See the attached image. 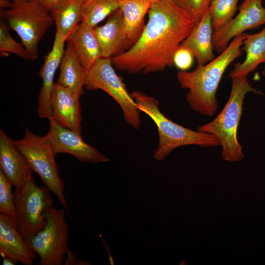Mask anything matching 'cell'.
Wrapping results in <instances>:
<instances>
[{
  "mask_svg": "<svg viewBox=\"0 0 265 265\" xmlns=\"http://www.w3.org/2000/svg\"><path fill=\"white\" fill-rule=\"evenodd\" d=\"M149 19L136 42L111 57L117 70L133 74L153 73L174 65V55L196 25L172 0H153Z\"/></svg>",
  "mask_w": 265,
  "mask_h": 265,
  "instance_id": "1",
  "label": "cell"
},
{
  "mask_svg": "<svg viewBox=\"0 0 265 265\" xmlns=\"http://www.w3.org/2000/svg\"><path fill=\"white\" fill-rule=\"evenodd\" d=\"M245 33L235 37L226 49L212 61L198 65L192 71H180L177 80L182 88L187 89L186 100L197 113L212 117L218 108L216 91L228 66L242 53L241 46Z\"/></svg>",
  "mask_w": 265,
  "mask_h": 265,
  "instance_id": "2",
  "label": "cell"
},
{
  "mask_svg": "<svg viewBox=\"0 0 265 265\" xmlns=\"http://www.w3.org/2000/svg\"><path fill=\"white\" fill-rule=\"evenodd\" d=\"M231 82L230 95L224 107L212 121L199 126L197 131L215 136L222 146V158L236 162L244 157L242 146L238 140L237 130L245 95L248 92L264 93L252 87L247 77L231 78Z\"/></svg>",
  "mask_w": 265,
  "mask_h": 265,
  "instance_id": "3",
  "label": "cell"
},
{
  "mask_svg": "<svg viewBox=\"0 0 265 265\" xmlns=\"http://www.w3.org/2000/svg\"><path fill=\"white\" fill-rule=\"evenodd\" d=\"M137 109L148 115L155 123L158 131L159 142L154 157L163 160L175 149L186 145L203 147L220 145L214 135L183 127L167 118L159 108V102L139 91L131 93Z\"/></svg>",
  "mask_w": 265,
  "mask_h": 265,
  "instance_id": "4",
  "label": "cell"
},
{
  "mask_svg": "<svg viewBox=\"0 0 265 265\" xmlns=\"http://www.w3.org/2000/svg\"><path fill=\"white\" fill-rule=\"evenodd\" d=\"M2 15L19 35L31 60L38 56L41 39L53 23L50 11L33 0L8 2Z\"/></svg>",
  "mask_w": 265,
  "mask_h": 265,
  "instance_id": "5",
  "label": "cell"
},
{
  "mask_svg": "<svg viewBox=\"0 0 265 265\" xmlns=\"http://www.w3.org/2000/svg\"><path fill=\"white\" fill-rule=\"evenodd\" d=\"M17 148L27 160L33 172L40 177L44 186L56 197L68 214L64 184L60 178L54 153L46 136H39L28 128L21 139L14 140Z\"/></svg>",
  "mask_w": 265,
  "mask_h": 265,
  "instance_id": "6",
  "label": "cell"
},
{
  "mask_svg": "<svg viewBox=\"0 0 265 265\" xmlns=\"http://www.w3.org/2000/svg\"><path fill=\"white\" fill-rule=\"evenodd\" d=\"M64 208L53 206L46 212L47 223L34 236L25 239L29 247L39 256V265H62L68 249L69 229Z\"/></svg>",
  "mask_w": 265,
  "mask_h": 265,
  "instance_id": "7",
  "label": "cell"
},
{
  "mask_svg": "<svg viewBox=\"0 0 265 265\" xmlns=\"http://www.w3.org/2000/svg\"><path fill=\"white\" fill-rule=\"evenodd\" d=\"M111 58L102 57L84 73V86L87 90L101 89L119 105L126 122L134 129L141 125L139 111L128 92L122 79L117 75Z\"/></svg>",
  "mask_w": 265,
  "mask_h": 265,
  "instance_id": "8",
  "label": "cell"
},
{
  "mask_svg": "<svg viewBox=\"0 0 265 265\" xmlns=\"http://www.w3.org/2000/svg\"><path fill=\"white\" fill-rule=\"evenodd\" d=\"M50 192L45 186H38L34 179L22 189L15 190V218L25 239L36 235L46 225V212L53 204Z\"/></svg>",
  "mask_w": 265,
  "mask_h": 265,
  "instance_id": "9",
  "label": "cell"
},
{
  "mask_svg": "<svg viewBox=\"0 0 265 265\" xmlns=\"http://www.w3.org/2000/svg\"><path fill=\"white\" fill-rule=\"evenodd\" d=\"M49 120V129L46 136L56 155L67 153L81 162L93 164L109 160L96 148L85 143L81 134L61 126L53 116Z\"/></svg>",
  "mask_w": 265,
  "mask_h": 265,
  "instance_id": "10",
  "label": "cell"
},
{
  "mask_svg": "<svg viewBox=\"0 0 265 265\" xmlns=\"http://www.w3.org/2000/svg\"><path fill=\"white\" fill-rule=\"evenodd\" d=\"M263 0H243L239 7V12L226 25L213 31V49L221 53L235 37L247 30L257 28L265 25V7Z\"/></svg>",
  "mask_w": 265,
  "mask_h": 265,
  "instance_id": "11",
  "label": "cell"
},
{
  "mask_svg": "<svg viewBox=\"0 0 265 265\" xmlns=\"http://www.w3.org/2000/svg\"><path fill=\"white\" fill-rule=\"evenodd\" d=\"M0 169L14 186L23 188L31 180L33 172L27 160L15 146L13 140L0 130Z\"/></svg>",
  "mask_w": 265,
  "mask_h": 265,
  "instance_id": "12",
  "label": "cell"
},
{
  "mask_svg": "<svg viewBox=\"0 0 265 265\" xmlns=\"http://www.w3.org/2000/svg\"><path fill=\"white\" fill-rule=\"evenodd\" d=\"M65 41L56 32L53 48L46 56L39 73L43 85L38 96L37 112L39 117L42 118L49 119L53 117L51 96L54 84L53 80L64 53Z\"/></svg>",
  "mask_w": 265,
  "mask_h": 265,
  "instance_id": "13",
  "label": "cell"
},
{
  "mask_svg": "<svg viewBox=\"0 0 265 265\" xmlns=\"http://www.w3.org/2000/svg\"><path fill=\"white\" fill-rule=\"evenodd\" d=\"M0 253L25 265L33 264L35 253L28 246L19 231L14 217L0 213Z\"/></svg>",
  "mask_w": 265,
  "mask_h": 265,
  "instance_id": "14",
  "label": "cell"
},
{
  "mask_svg": "<svg viewBox=\"0 0 265 265\" xmlns=\"http://www.w3.org/2000/svg\"><path fill=\"white\" fill-rule=\"evenodd\" d=\"M80 97L57 82L51 96L53 116L61 126L81 134Z\"/></svg>",
  "mask_w": 265,
  "mask_h": 265,
  "instance_id": "15",
  "label": "cell"
},
{
  "mask_svg": "<svg viewBox=\"0 0 265 265\" xmlns=\"http://www.w3.org/2000/svg\"><path fill=\"white\" fill-rule=\"evenodd\" d=\"M213 32L208 8L200 21L180 45L192 53L198 65H205L215 58L213 52Z\"/></svg>",
  "mask_w": 265,
  "mask_h": 265,
  "instance_id": "16",
  "label": "cell"
},
{
  "mask_svg": "<svg viewBox=\"0 0 265 265\" xmlns=\"http://www.w3.org/2000/svg\"><path fill=\"white\" fill-rule=\"evenodd\" d=\"M102 57H110L121 53L128 43L122 13L119 8L112 13L106 22L95 27Z\"/></svg>",
  "mask_w": 265,
  "mask_h": 265,
  "instance_id": "17",
  "label": "cell"
},
{
  "mask_svg": "<svg viewBox=\"0 0 265 265\" xmlns=\"http://www.w3.org/2000/svg\"><path fill=\"white\" fill-rule=\"evenodd\" d=\"M67 41L74 48L85 70L91 68L102 57L95 28L80 23Z\"/></svg>",
  "mask_w": 265,
  "mask_h": 265,
  "instance_id": "18",
  "label": "cell"
},
{
  "mask_svg": "<svg viewBox=\"0 0 265 265\" xmlns=\"http://www.w3.org/2000/svg\"><path fill=\"white\" fill-rule=\"evenodd\" d=\"M242 45L241 50L245 52V58L243 62L235 64L229 77L231 78L247 77L261 63L265 65L262 73L265 77V27L257 33H245Z\"/></svg>",
  "mask_w": 265,
  "mask_h": 265,
  "instance_id": "19",
  "label": "cell"
},
{
  "mask_svg": "<svg viewBox=\"0 0 265 265\" xmlns=\"http://www.w3.org/2000/svg\"><path fill=\"white\" fill-rule=\"evenodd\" d=\"M57 83L79 97L83 93L85 70L72 45L68 43L60 66Z\"/></svg>",
  "mask_w": 265,
  "mask_h": 265,
  "instance_id": "20",
  "label": "cell"
},
{
  "mask_svg": "<svg viewBox=\"0 0 265 265\" xmlns=\"http://www.w3.org/2000/svg\"><path fill=\"white\" fill-rule=\"evenodd\" d=\"M153 0H121L122 14L129 42L134 44L140 36L145 25L144 18Z\"/></svg>",
  "mask_w": 265,
  "mask_h": 265,
  "instance_id": "21",
  "label": "cell"
},
{
  "mask_svg": "<svg viewBox=\"0 0 265 265\" xmlns=\"http://www.w3.org/2000/svg\"><path fill=\"white\" fill-rule=\"evenodd\" d=\"M83 0H60L50 11L56 31L67 41L80 22V9Z\"/></svg>",
  "mask_w": 265,
  "mask_h": 265,
  "instance_id": "22",
  "label": "cell"
},
{
  "mask_svg": "<svg viewBox=\"0 0 265 265\" xmlns=\"http://www.w3.org/2000/svg\"><path fill=\"white\" fill-rule=\"evenodd\" d=\"M121 0H83L80 23L95 28L106 17L120 8Z\"/></svg>",
  "mask_w": 265,
  "mask_h": 265,
  "instance_id": "23",
  "label": "cell"
},
{
  "mask_svg": "<svg viewBox=\"0 0 265 265\" xmlns=\"http://www.w3.org/2000/svg\"><path fill=\"white\" fill-rule=\"evenodd\" d=\"M239 0H212L209 9L213 31L226 25L233 18Z\"/></svg>",
  "mask_w": 265,
  "mask_h": 265,
  "instance_id": "24",
  "label": "cell"
},
{
  "mask_svg": "<svg viewBox=\"0 0 265 265\" xmlns=\"http://www.w3.org/2000/svg\"><path fill=\"white\" fill-rule=\"evenodd\" d=\"M13 185L0 169V213L12 217L16 216Z\"/></svg>",
  "mask_w": 265,
  "mask_h": 265,
  "instance_id": "25",
  "label": "cell"
},
{
  "mask_svg": "<svg viewBox=\"0 0 265 265\" xmlns=\"http://www.w3.org/2000/svg\"><path fill=\"white\" fill-rule=\"evenodd\" d=\"M0 52L1 54L10 53L24 59H30L26 49L23 45L20 44L13 39L7 26L3 22H1L0 25Z\"/></svg>",
  "mask_w": 265,
  "mask_h": 265,
  "instance_id": "26",
  "label": "cell"
},
{
  "mask_svg": "<svg viewBox=\"0 0 265 265\" xmlns=\"http://www.w3.org/2000/svg\"><path fill=\"white\" fill-rule=\"evenodd\" d=\"M197 24L210 6L212 0H172Z\"/></svg>",
  "mask_w": 265,
  "mask_h": 265,
  "instance_id": "27",
  "label": "cell"
},
{
  "mask_svg": "<svg viewBox=\"0 0 265 265\" xmlns=\"http://www.w3.org/2000/svg\"><path fill=\"white\" fill-rule=\"evenodd\" d=\"M193 57L189 50L180 46L174 55V65L181 71H186L192 66Z\"/></svg>",
  "mask_w": 265,
  "mask_h": 265,
  "instance_id": "28",
  "label": "cell"
},
{
  "mask_svg": "<svg viewBox=\"0 0 265 265\" xmlns=\"http://www.w3.org/2000/svg\"><path fill=\"white\" fill-rule=\"evenodd\" d=\"M67 257L64 260L65 265H76L77 261V254L70 249H68L67 253Z\"/></svg>",
  "mask_w": 265,
  "mask_h": 265,
  "instance_id": "29",
  "label": "cell"
},
{
  "mask_svg": "<svg viewBox=\"0 0 265 265\" xmlns=\"http://www.w3.org/2000/svg\"><path fill=\"white\" fill-rule=\"evenodd\" d=\"M46 7L50 12L60 0H33Z\"/></svg>",
  "mask_w": 265,
  "mask_h": 265,
  "instance_id": "30",
  "label": "cell"
},
{
  "mask_svg": "<svg viewBox=\"0 0 265 265\" xmlns=\"http://www.w3.org/2000/svg\"><path fill=\"white\" fill-rule=\"evenodd\" d=\"M17 262H18L17 260L11 257L5 256L3 257L2 263L3 265H14Z\"/></svg>",
  "mask_w": 265,
  "mask_h": 265,
  "instance_id": "31",
  "label": "cell"
},
{
  "mask_svg": "<svg viewBox=\"0 0 265 265\" xmlns=\"http://www.w3.org/2000/svg\"><path fill=\"white\" fill-rule=\"evenodd\" d=\"M99 237H100V238H101V239H102V241H103V242L104 245H105V247H106V251H107V253L108 254L109 262H110V264H111V265H113L114 264V260H113V258H112V256H111V254H110V251H109V249H108V248L107 247V245H106V242H105V241L104 240V239H103V238H102V235H101V234L99 235Z\"/></svg>",
  "mask_w": 265,
  "mask_h": 265,
  "instance_id": "32",
  "label": "cell"
},
{
  "mask_svg": "<svg viewBox=\"0 0 265 265\" xmlns=\"http://www.w3.org/2000/svg\"><path fill=\"white\" fill-rule=\"evenodd\" d=\"M90 264L88 262L83 260H78L76 265H86Z\"/></svg>",
  "mask_w": 265,
  "mask_h": 265,
  "instance_id": "33",
  "label": "cell"
},
{
  "mask_svg": "<svg viewBox=\"0 0 265 265\" xmlns=\"http://www.w3.org/2000/svg\"><path fill=\"white\" fill-rule=\"evenodd\" d=\"M25 0H12V1H25Z\"/></svg>",
  "mask_w": 265,
  "mask_h": 265,
  "instance_id": "34",
  "label": "cell"
}]
</instances>
